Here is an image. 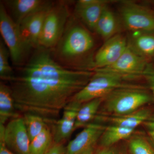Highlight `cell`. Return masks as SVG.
Segmentation results:
<instances>
[{
    "label": "cell",
    "instance_id": "obj_1",
    "mask_svg": "<svg viewBox=\"0 0 154 154\" xmlns=\"http://www.w3.org/2000/svg\"><path fill=\"white\" fill-rule=\"evenodd\" d=\"M94 73L66 68L55 60L51 50L38 47L9 82L16 109L56 120Z\"/></svg>",
    "mask_w": 154,
    "mask_h": 154
},
{
    "label": "cell",
    "instance_id": "obj_2",
    "mask_svg": "<svg viewBox=\"0 0 154 154\" xmlns=\"http://www.w3.org/2000/svg\"><path fill=\"white\" fill-rule=\"evenodd\" d=\"M94 46L89 30L70 17L63 35L51 51L55 60L66 68L94 71Z\"/></svg>",
    "mask_w": 154,
    "mask_h": 154
},
{
    "label": "cell",
    "instance_id": "obj_3",
    "mask_svg": "<svg viewBox=\"0 0 154 154\" xmlns=\"http://www.w3.org/2000/svg\"><path fill=\"white\" fill-rule=\"evenodd\" d=\"M152 98L142 86L119 88L104 97L98 114L122 116L130 114L149 104Z\"/></svg>",
    "mask_w": 154,
    "mask_h": 154
},
{
    "label": "cell",
    "instance_id": "obj_4",
    "mask_svg": "<svg viewBox=\"0 0 154 154\" xmlns=\"http://www.w3.org/2000/svg\"><path fill=\"white\" fill-rule=\"evenodd\" d=\"M94 72L89 82L75 95L72 100L82 104L93 99L104 98L119 88L141 86L127 82L126 80L130 79L129 77L109 72Z\"/></svg>",
    "mask_w": 154,
    "mask_h": 154
},
{
    "label": "cell",
    "instance_id": "obj_5",
    "mask_svg": "<svg viewBox=\"0 0 154 154\" xmlns=\"http://www.w3.org/2000/svg\"><path fill=\"white\" fill-rule=\"evenodd\" d=\"M0 32L13 64L22 66L30 57L31 51L23 41L19 25L10 17L2 2L0 3Z\"/></svg>",
    "mask_w": 154,
    "mask_h": 154
},
{
    "label": "cell",
    "instance_id": "obj_6",
    "mask_svg": "<svg viewBox=\"0 0 154 154\" xmlns=\"http://www.w3.org/2000/svg\"><path fill=\"white\" fill-rule=\"evenodd\" d=\"M70 17V13L66 2H54L45 19L39 47L53 49L63 35Z\"/></svg>",
    "mask_w": 154,
    "mask_h": 154
},
{
    "label": "cell",
    "instance_id": "obj_7",
    "mask_svg": "<svg viewBox=\"0 0 154 154\" xmlns=\"http://www.w3.org/2000/svg\"><path fill=\"white\" fill-rule=\"evenodd\" d=\"M119 9L123 24L132 33H154V13L150 9L127 1L121 3Z\"/></svg>",
    "mask_w": 154,
    "mask_h": 154
},
{
    "label": "cell",
    "instance_id": "obj_8",
    "mask_svg": "<svg viewBox=\"0 0 154 154\" xmlns=\"http://www.w3.org/2000/svg\"><path fill=\"white\" fill-rule=\"evenodd\" d=\"M0 137L10 150L18 154H30V139L22 116L12 119L6 125H0Z\"/></svg>",
    "mask_w": 154,
    "mask_h": 154
},
{
    "label": "cell",
    "instance_id": "obj_9",
    "mask_svg": "<svg viewBox=\"0 0 154 154\" xmlns=\"http://www.w3.org/2000/svg\"><path fill=\"white\" fill-rule=\"evenodd\" d=\"M148 63L146 58L138 54L128 45L125 52L115 63L105 68L94 71L114 73L132 79L143 76Z\"/></svg>",
    "mask_w": 154,
    "mask_h": 154
},
{
    "label": "cell",
    "instance_id": "obj_10",
    "mask_svg": "<svg viewBox=\"0 0 154 154\" xmlns=\"http://www.w3.org/2000/svg\"><path fill=\"white\" fill-rule=\"evenodd\" d=\"M128 45V42L121 34H116L105 40L94 55V70L105 68L115 63L125 52Z\"/></svg>",
    "mask_w": 154,
    "mask_h": 154
},
{
    "label": "cell",
    "instance_id": "obj_11",
    "mask_svg": "<svg viewBox=\"0 0 154 154\" xmlns=\"http://www.w3.org/2000/svg\"><path fill=\"white\" fill-rule=\"evenodd\" d=\"M2 2L10 17L18 25L30 15L50 8L54 3L44 0H6Z\"/></svg>",
    "mask_w": 154,
    "mask_h": 154
},
{
    "label": "cell",
    "instance_id": "obj_12",
    "mask_svg": "<svg viewBox=\"0 0 154 154\" xmlns=\"http://www.w3.org/2000/svg\"><path fill=\"white\" fill-rule=\"evenodd\" d=\"M99 122H91L84 127L65 147L64 154H81L91 147L96 146L105 128Z\"/></svg>",
    "mask_w": 154,
    "mask_h": 154
},
{
    "label": "cell",
    "instance_id": "obj_13",
    "mask_svg": "<svg viewBox=\"0 0 154 154\" xmlns=\"http://www.w3.org/2000/svg\"><path fill=\"white\" fill-rule=\"evenodd\" d=\"M82 104L72 100L63 110L62 117L58 120L50 122L52 125V131L55 143H63L75 131L77 113Z\"/></svg>",
    "mask_w": 154,
    "mask_h": 154
},
{
    "label": "cell",
    "instance_id": "obj_14",
    "mask_svg": "<svg viewBox=\"0 0 154 154\" xmlns=\"http://www.w3.org/2000/svg\"><path fill=\"white\" fill-rule=\"evenodd\" d=\"M51 8L30 15L18 25L23 41L31 51L39 47L38 42L45 19Z\"/></svg>",
    "mask_w": 154,
    "mask_h": 154
},
{
    "label": "cell",
    "instance_id": "obj_15",
    "mask_svg": "<svg viewBox=\"0 0 154 154\" xmlns=\"http://www.w3.org/2000/svg\"><path fill=\"white\" fill-rule=\"evenodd\" d=\"M107 3L108 2L104 0H79L75 5V15L89 30L94 31Z\"/></svg>",
    "mask_w": 154,
    "mask_h": 154
},
{
    "label": "cell",
    "instance_id": "obj_16",
    "mask_svg": "<svg viewBox=\"0 0 154 154\" xmlns=\"http://www.w3.org/2000/svg\"><path fill=\"white\" fill-rule=\"evenodd\" d=\"M150 110L143 107L133 113L122 116H110L98 114L95 118L96 122H105L110 125L129 128L136 129L137 128L149 120Z\"/></svg>",
    "mask_w": 154,
    "mask_h": 154
},
{
    "label": "cell",
    "instance_id": "obj_17",
    "mask_svg": "<svg viewBox=\"0 0 154 154\" xmlns=\"http://www.w3.org/2000/svg\"><path fill=\"white\" fill-rule=\"evenodd\" d=\"M15 100L10 86L0 83V125H5L9 119L20 116L17 112Z\"/></svg>",
    "mask_w": 154,
    "mask_h": 154
},
{
    "label": "cell",
    "instance_id": "obj_18",
    "mask_svg": "<svg viewBox=\"0 0 154 154\" xmlns=\"http://www.w3.org/2000/svg\"><path fill=\"white\" fill-rule=\"evenodd\" d=\"M119 28L117 17L108 6H106L96 24L94 31L106 40L118 34Z\"/></svg>",
    "mask_w": 154,
    "mask_h": 154
},
{
    "label": "cell",
    "instance_id": "obj_19",
    "mask_svg": "<svg viewBox=\"0 0 154 154\" xmlns=\"http://www.w3.org/2000/svg\"><path fill=\"white\" fill-rule=\"evenodd\" d=\"M128 45L138 54L146 58L154 56V33L134 32Z\"/></svg>",
    "mask_w": 154,
    "mask_h": 154
},
{
    "label": "cell",
    "instance_id": "obj_20",
    "mask_svg": "<svg viewBox=\"0 0 154 154\" xmlns=\"http://www.w3.org/2000/svg\"><path fill=\"white\" fill-rule=\"evenodd\" d=\"M135 129L129 128L110 125L105 127L99 141L100 147H109L115 145L121 141L130 138Z\"/></svg>",
    "mask_w": 154,
    "mask_h": 154
},
{
    "label": "cell",
    "instance_id": "obj_21",
    "mask_svg": "<svg viewBox=\"0 0 154 154\" xmlns=\"http://www.w3.org/2000/svg\"><path fill=\"white\" fill-rule=\"evenodd\" d=\"M104 98L93 99L81 105L77 113L75 130L80 128L85 127L95 120Z\"/></svg>",
    "mask_w": 154,
    "mask_h": 154
},
{
    "label": "cell",
    "instance_id": "obj_22",
    "mask_svg": "<svg viewBox=\"0 0 154 154\" xmlns=\"http://www.w3.org/2000/svg\"><path fill=\"white\" fill-rule=\"evenodd\" d=\"M54 143L53 135L49 125L30 141V154H43Z\"/></svg>",
    "mask_w": 154,
    "mask_h": 154
},
{
    "label": "cell",
    "instance_id": "obj_23",
    "mask_svg": "<svg viewBox=\"0 0 154 154\" xmlns=\"http://www.w3.org/2000/svg\"><path fill=\"white\" fill-rule=\"evenodd\" d=\"M22 117L30 141L48 126L45 119L36 114L25 113Z\"/></svg>",
    "mask_w": 154,
    "mask_h": 154
},
{
    "label": "cell",
    "instance_id": "obj_24",
    "mask_svg": "<svg viewBox=\"0 0 154 154\" xmlns=\"http://www.w3.org/2000/svg\"><path fill=\"white\" fill-rule=\"evenodd\" d=\"M128 149L131 154H154L153 144L143 136H132L130 138Z\"/></svg>",
    "mask_w": 154,
    "mask_h": 154
},
{
    "label": "cell",
    "instance_id": "obj_25",
    "mask_svg": "<svg viewBox=\"0 0 154 154\" xmlns=\"http://www.w3.org/2000/svg\"><path fill=\"white\" fill-rule=\"evenodd\" d=\"M10 51L2 39L0 40V78L3 81L10 82L15 73L9 63Z\"/></svg>",
    "mask_w": 154,
    "mask_h": 154
},
{
    "label": "cell",
    "instance_id": "obj_26",
    "mask_svg": "<svg viewBox=\"0 0 154 154\" xmlns=\"http://www.w3.org/2000/svg\"><path fill=\"white\" fill-rule=\"evenodd\" d=\"M143 76L145 79L154 98V67L149 63L147 66Z\"/></svg>",
    "mask_w": 154,
    "mask_h": 154
},
{
    "label": "cell",
    "instance_id": "obj_27",
    "mask_svg": "<svg viewBox=\"0 0 154 154\" xmlns=\"http://www.w3.org/2000/svg\"><path fill=\"white\" fill-rule=\"evenodd\" d=\"M95 154H126V152L125 149L116 144L109 147L99 146Z\"/></svg>",
    "mask_w": 154,
    "mask_h": 154
},
{
    "label": "cell",
    "instance_id": "obj_28",
    "mask_svg": "<svg viewBox=\"0 0 154 154\" xmlns=\"http://www.w3.org/2000/svg\"><path fill=\"white\" fill-rule=\"evenodd\" d=\"M65 147L63 143H54L52 146L43 154H64Z\"/></svg>",
    "mask_w": 154,
    "mask_h": 154
},
{
    "label": "cell",
    "instance_id": "obj_29",
    "mask_svg": "<svg viewBox=\"0 0 154 154\" xmlns=\"http://www.w3.org/2000/svg\"><path fill=\"white\" fill-rule=\"evenodd\" d=\"M151 141L154 145V120H149L143 124Z\"/></svg>",
    "mask_w": 154,
    "mask_h": 154
},
{
    "label": "cell",
    "instance_id": "obj_30",
    "mask_svg": "<svg viewBox=\"0 0 154 154\" xmlns=\"http://www.w3.org/2000/svg\"><path fill=\"white\" fill-rule=\"evenodd\" d=\"M0 154H16L8 149L5 144L2 138L0 137Z\"/></svg>",
    "mask_w": 154,
    "mask_h": 154
},
{
    "label": "cell",
    "instance_id": "obj_31",
    "mask_svg": "<svg viewBox=\"0 0 154 154\" xmlns=\"http://www.w3.org/2000/svg\"><path fill=\"white\" fill-rule=\"evenodd\" d=\"M95 146H94L91 147V148L86 150L85 152H83L81 154H95Z\"/></svg>",
    "mask_w": 154,
    "mask_h": 154
}]
</instances>
